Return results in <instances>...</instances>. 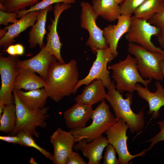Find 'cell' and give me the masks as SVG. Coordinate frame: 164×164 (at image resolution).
<instances>
[{
	"instance_id": "obj_1",
	"label": "cell",
	"mask_w": 164,
	"mask_h": 164,
	"mask_svg": "<svg viewBox=\"0 0 164 164\" xmlns=\"http://www.w3.org/2000/svg\"><path fill=\"white\" fill-rule=\"evenodd\" d=\"M79 78L76 60L72 59L64 63L56 61L50 67L43 88L48 97L58 102L65 97L74 94Z\"/></svg>"
},
{
	"instance_id": "obj_9",
	"label": "cell",
	"mask_w": 164,
	"mask_h": 164,
	"mask_svg": "<svg viewBox=\"0 0 164 164\" xmlns=\"http://www.w3.org/2000/svg\"><path fill=\"white\" fill-rule=\"evenodd\" d=\"M96 53V59L88 74L84 78L78 80L74 88V94L81 86L87 85L96 80H100L107 88L111 84L112 81L109 71L107 69V64L115 57L109 47L98 49Z\"/></svg>"
},
{
	"instance_id": "obj_5",
	"label": "cell",
	"mask_w": 164,
	"mask_h": 164,
	"mask_svg": "<svg viewBox=\"0 0 164 164\" xmlns=\"http://www.w3.org/2000/svg\"><path fill=\"white\" fill-rule=\"evenodd\" d=\"M91 118L92 122L88 126L70 130L75 138V142L80 141L90 142L102 135L117 121L110 110L109 106L105 100L94 110Z\"/></svg>"
},
{
	"instance_id": "obj_24",
	"label": "cell",
	"mask_w": 164,
	"mask_h": 164,
	"mask_svg": "<svg viewBox=\"0 0 164 164\" xmlns=\"http://www.w3.org/2000/svg\"><path fill=\"white\" fill-rule=\"evenodd\" d=\"M92 6L98 16L109 22L117 20L121 15L119 4L114 0H93Z\"/></svg>"
},
{
	"instance_id": "obj_31",
	"label": "cell",
	"mask_w": 164,
	"mask_h": 164,
	"mask_svg": "<svg viewBox=\"0 0 164 164\" xmlns=\"http://www.w3.org/2000/svg\"><path fill=\"white\" fill-rule=\"evenodd\" d=\"M116 151L113 146L109 144L106 147L103 157V164H120L116 157Z\"/></svg>"
},
{
	"instance_id": "obj_15",
	"label": "cell",
	"mask_w": 164,
	"mask_h": 164,
	"mask_svg": "<svg viewBox=\"0 0 164 164\" xmlns=\"http://www.w3.org/2000/svg\"><path fill=\"white\" fill-rule=\"evenodd\" d=\"M40 11L28 12L19 19L15 23L6 26L5 28L7 31L5 35L0 38V47H2L5 50L9 46L12 45L15 41V39L21 33L34 25Z\"/></svg>"
},
{
	"instance_id": "obj_20",
	"label": "cell",
	"mask_w": 164,
	"mask_h": 164,
	"mask_svg": "<svg viewBox=\"0 0 164 164\" xmlns=\"http://www.w3.org/2000/svg\"><path fill=\"white\" fill-rule=\"evenodd\" d=\"M102 82L99 80H93L86 85L82 92L74 98L76 102L92 105L105 100L106 93Z\"/></svg>"
},
{
	"instance_id": "obj_16",
	"label": "cell",
	"mask_w": 164,
	"mask_h": 164,
	"mask_svg": "<svg viewBox=\"0 0 164 164\" xmlns=\"http://www.w3.org/2000/svg\"><path fill=\"white\" fill-rule=\"evenodd\" d=\"M93 111L92 105L77 102L63 113L67 127L70 130L86 127L91 118Z\"/></svg>"
},
{
	"instance_id": "obj_11",
	"label": "cell",
	"mask_w": 164,
	"mask_h": 164,
	"mask_svg": "<svg viewBox=\"0 0 164 164\" xmlns=\"http://www.w3.org/2000/svg\"><path fill=\"white\" fill-rule=\"evenodd\" d=\"M19 56L9 55L6 57L0 56V74L1 86L0 90V101L5 105L14 103L12 93L13 85L19 72L16 65Z\"/></svg>"
},
{
	"instance_id": "obj_45",
	"label": "cell",
	"mask_w": 164,
	"mask_h": 164,
	"mask_svg": "<svg viewBox=\"0 0 164 164\" xmlns=\"http://www.w3.org/2000/svg\"><path fill=\"white\" fill-rule=\"evenodd\" d=\"M163 6L164 8V0H163Z\"/></svg>"
},
{
	"instance_id": "obj_40",
	"label": "cell",
	"mask_w": 164,
	"mask_h": 164,
	"mask_svg": "<svg viewBox=\"0 0 164 164\" xmlns=\"http://www.w3.org/2000/svg\"><path fill=\"white\" fill-rule=\"evenodd\" d=\"M7 30L5 28L0 30V37L1 38L3 37L6 34Z\"/></svg>"
},
{
	"instance_id": "obj_28",
	"label": "cell",
	"mask_w": 164,
	"mask_h": 164,
	"mask_svg": "<svg viewBox=\"0 0 164 164\" xmlns=\"http://www.w3.org/2000/svg\"><path fill=\"white\" fill-rule=\"evenodd\" d=\"M16 135L18 136L21 139V146L33 148L39 151L46 158L52 161L53 155L37 144L33 138V136L32 135L23 131H20Z\"/></svg>"
},
{
	"instance_id": "obj_32",
	"label": "cell",
	"mask_w": 164,
	"mask_h": 164,
	"mask_svg": "<svg viewBox=\"0 0 164 164\" xmlns=\"http://www.w3.org/2000/svg\"><path fill=\"white\" fill-rule=\"evenodd\" d=\"M160 128L159 132L152 138L145 142H150L149 147L147 149V151L151 150L153 147L159 142L164 141V119L157 122Z\"/></svg>"
},
{
	"instance_id": "obj_37",
	"label": "cell",
	"mask_w": 164,
	"mask_h": 164,
	"mask_svg": "<svg viewBox=\"0 0 164 164\" xmlns=\"http://www.w3.org/2000/svg\"><path fill=\"white\" fill-rule=\"evenodd\" d=\"M1 140L15 144H19L21 145V141L19 137L17 135H15L0 136Z\"/></svg>"
},
{
	"instance_id": "obj_36",
	"label": "cell",
	"mask_w": 164,
	"mask_h": 164,
	"mask_svg": "<svg viewBox=\"0 0 164 164\" xmlns=\"http://www.w3.org/2000/svg\"><path fill=\"white\" fill-rule=\"evenodd\" d=\"M86 164L79 153L73 151L68 157L66 162V164Z\"/></svg>"
},
{
	"instance_id": "obj_33",
	"label": "cell",
	"mask_w": 164,
	"mask_h": 164,
	"mask_svg": "<svg viewBox=\"0 0 164 164\" xmlns=\"http://www.w3.org/2000/svg\"><path fill=\"white\" fill-rule=\"evenodd\" d=\"M18 15L16 12H8L0 10V25L7 26L9 23L12 24L18 20Z\"/></svg>"
},
{
	"instance_id": "obj_43",
	"label": "cell",
	"mask_w": 164,
	"mask_h": 164,
	"mask_svg": "<svg viewBox=\"0 0 164 164\" xmlns=\"http://www.w3.org/2000/svg\"><path fill=\"white\" fill-rule=\"evenodd\" d=\"M6 0H0V4L4 5Z\"/></svg>"
},
{
	"instance_id": "obj_44",
	"label": "cell",
	"mask_w": 164,
	"mask_h": 164,
	"mask_svg": "<svg viewBox=\"0 0 164 164\" xmlns=\"http://www.w3.org/2000/svg\"><path fill=\"white\" fill-rule=\"evenodd\" d=\"M118 3V4H120L122 1L123 0H114Z\"/></svg>"
},
{
	"instance_id": "obj_2",
	"label": "cell",
	"mask_w": 164,
	"mask_h": 164,
	"mask_svg": "<svg viewBox=\"0 0 164 164\" xmlns=\"http://www.w3.org/2000/svg\"><path fill=\"white\" fill-rule=\"evenodd\" d=\"M108 89L105 99L109 102L114 113L117 120L122 119L128 125L132 134L141 131L145 124L143 109L135 113L132 110L133 95L128 93L126 98H123L122 95L116 89L113 81Z\"/></svg>"
},
{
	"instance_id": "obj_25",
	"label": "cell",
	"mask_w": 164,
	"mask_h": 164,
	"mask_svg": "<svg viewBox=\"0 0 164 164\" xmlns=\"http://www.w3.org/2000/svg\"><path fill=\"white\" fill-rule=\"evenodd\" d=\"M164 8L163 0H145L133 12L135 17L148 20Z\"/></svg>"
},
{
	"instance_id": "obj_29",
	"label": "cell",
	"mask_w": 164,
	"mask_h": 164,
	"mask_svg": "<svg viewBox=\"0 0 164 164\" xmlns=\"http://www.w3.org/2000/svg\"><path fill=\"white\" fill-rule=\"evenodd\" d=\"M75 2V0H42L36 4L28 9L16 12L17 14L18 18L19 19L28 12L41 10L54 4L63 3L71 4L74 3Z\"/></svg>"
},
{
	"instance_id": "obj_4",
	"label": "cell",
	"mask_w": 164,
	"mask_h": 164,
	"mask_svg": "<svg viewBox=\"0 0 164 164\" xmlns=\"http://www.w3.org/2000/svg\"><path fill=\"white\" fill-rule=\"evenodd\" d=\"M13 93L16 108V122L15 128L9 135H15L20 131L27 132L36 138L39 133L36 127L45 128L47 125L46 120L50 116L48 114L49 108L44 107L36 110H31L26 107L21 102L15 90Z\"/></svg>"
},
{
	"instance_id": "obj_18",
	"label": "cell",
	"mask_w": 164,
	"mask_h": 164,
	"mask_svg": "<svg viewBox=\"0 0 164 164\" xmlns=\"http://www.w3.org/2000/svg\"><path fill=\"white\" fill-rule=\"evenodd\" d=\"M155 84L157 89L154 92L150 91L147 87H143L139 84H136V91L138 94L149 104L148 114L151 115L152 119H156L159 116V110L164 106V89L159 81Z\"/></svg>"
},
{
	"instance_id": "obj_8",
	"label": "cell",
	"mask_w": 164,
	"mask_h": 164,
	"mask_svg": "<svg viewBox=\"0 0 164 164\" xmlns=\"http://www.w3.org/2000/svg\"><path fill=\"white\" fill-rule=\"evenodd\" d=\"M80 26L87 30L89 36L86 43L94 53L98 49L109 47L103 34V30L97 25L96 20L99 16L94 10L92 5L88 2L80 3Z\"/></svg>"
},
{
	"instance_id": "obj_13",
	"label": "cell",
	"mask_w": 164,
	"mask_h": 164,
	"mask_svg": "<svg viewBox=\"0 0 164 164\" xmlns=\"http://www.w3.org/2000/svg\"><path fill=\"white\" fill-rule=\"evenodd\" d=\"M70 4L59 3L55 4L53 9L54 18L51 19V24L48 26L49 32L47 34L45 48L52 55L54 56L60 63H65L61 54V48L63 44L60 41L57 31V25L59 18L62 12L70 9Z\"/></svg>"
},
{
	"instance_id": "obj_23",
	"label": "cell",
	"mask_w": 164,
	"mask_h": 164,
	"mask_svg": "<svg viewBox=\"0 0 164 164\" xmlns=\"http://www.w3.org/2000/svg\"><path fill=\"white\" fill-rule=\"evenodd\" d=\"M18 68L19 72L14 82L13 89L30 91L44 87L45 80L41 77L34 72Z\"/></svg>"
},
{
	"instance_id": "obj_7",
	"label": "cell",
	"mask_w": 164,
	"mask_h": 164,
	"mask_svg": "<svg viewBox=\"0 0 164 164\" xmlns=\"http://www.w3.org/2000/svg\"><path fill=\"white\" fill-rule=\"evenodd\" d=\"M160 28L148 21L131 16L128 29L125 38L128 43L136 44L153 52L164 53V51L155 46L151 41L153 36H157Z\"/></svg>"
},
{
	"instance_id": "obj_39",
	"label": "cell",
	"mask_w": 164,
	"mask_h": 164,
	"mask_svg": "<svg viewBox=\"0 0 164 164\" xmlns=\"http://www.w3.org/2000/svg\"><path fill=\"white\" fill-rule=\"evenodd\" d=\"M5 105L2 101H0V118L1 117Z\"/></svg>"
},
{
	"instance_id": "obj_10",
	"label": "cell",
	"mask_w": 164,
	"mask_h": 164,
	"mask_svg": "<svg viewBox=\"0 0 164 164\" xmlns=\"http://www.w3.org/2000/svg\"><path fill=\"white\" fill-rule=\"evenodd\" d=\"M128 128L125 122L122 119H119L104 132L109 144L113 146L118 155L120 164H129L132 159L144 156L147 151V149H145L135 155L130 153L127 143L128 136L126 132Z\"/></svg>"
},
{
	"instance_id": "obj_21",
	"label": "cell",
	"mask_w": 164,
	"mask_h": 164,
	"mask_svg": "<svg viewBox=\"0 0 164 164\" xmlns=\"http://www.w3.org/2000/svg\"><path fill=\"white\" fill-rule=\"evenodd\" d=\"M53 9L52 5L40 11L35 23L31 27L28 33V42L30 48H34L38 45L41 49L45 46L43 40L46 32L47 16L48 12Z\"/></svg>"
},
{
	"instance_id": "obj_30",
	"label": "cell",
	"mask_w": 164,
	"mask_h": 164,
	"mask_svg": "<svg viewBox=\"0 0 164 164\" xmlns=\"http://www.w3.org/2000/svg\"><path fill=\"white\" fill-rule=\"evenodd\" d=\"M145 0H123L119 4L121 15H131Z\"/></svg>"
},
{
	"instance_id": "obj_42",
	"label": "cell",
	"mask_w": 164,
	"mask_h": 164,
	"mask_svg": "<svg viewBox=\"0 0 164 164\" xmlns=\"http://www.w3.org/2000/svg\"><path fill=\"white\" fill-rule=\"evenodd\" d=\"M29 162L31 164H37V163L33 158H31L29 159Z\"/></svg>"
},
{
	"instance_id": "obj_14",
	"label": "cell",
	"mask_w": 164,
	"mask_h": 164,
	"mask_svg": "<svg viewBox=\"0 0 164 164\" xmlns=\"http://www.w3.org/2000/svg\"><path fill=\"white\" fill-rule=\"evenodd\" d=\"M45 46L33 57L23 60H19L16 63L18 68L37 73L45 80L51 65L58 60L47 50Z\"/></svg>"
},
{
	"instance_id": "obj_19",
	"label": "cell",
	"mask_w": 164,
	"mask_h": 164,
	"mask_svg": "<svg viewBox=\"0 0 164 164\" xmlns=\"http://www.w3.org/2000/svg\"><path fill=\"white\" fill-rule=\"evenodd\" d=\"M108 144L107 138L102 135L90 142L79 141L74 148L88 159L87 164H99L104 149Z\"/></svg>"
},
{
	"instance_id": "obj_38",
	"label": "cell",
	"mask_w": 164,
	"mask_h": 164,
	"mask_svg": "<svg viewBox=\"0 0 164 164\" xmlns=\"http://www.w3.org/2000/svg\"><path fill=\"white\" fill-rule=\"evenodd\" d=\"M160 28V32L156 36L157 40L162 49L164 51V26Z\"/></svg>"
},
{
	"instance_id": "obj_3",
	"label": "cell",
	"mask_w": 164,
	"mask_h": 164,
	"mask_svg": "<svg viewBox=\"0 0 164 164\" xmlns=\"http://www.w3.org/2000/svg\"><path fill=\"white\" fill-rule=\"evenodd\" d=\"M137 60L130 54L123 60L109 65L108 69L112 70L111 76L115 82L116 90L120 94L124 92L132 93L136 91L137 83L142 84L147 87L151 80H145L139 73L137 69Z\"/></svg>"
},
{
	"instance_id": "obj_22",
	"label": "cell",
	"mask_w": 164,
	"mask_h": 164,
	"mask_svg": "<svg viewBox=\"0 0 164 164\" xmlns=\"http://www.w3.org/2000/svg\"><path fill=\"white\" fill-rule=\"evenodd\" d=\"M15 90L21 102L29 109L36 110L45 107L48 97L43 88L27 92L21 90Z\"/></svg>"
},
{
	"instance_id": "obj_17",
	"label": "cell",
	"mask_w": 164,
	"mask_h": 164,
	"mask_svg": "<svg viewBox=\"0 0 164 164\" xmlns=\"http://www.w3.org/2000/svg\"><path fill=\"white\" fill-rule=\"evenodd\" d=\"M131 15H121L116 24L109 25L102 30L105 40L115 57L118 53V45L121 37L127 32L130 24Z\"/></svg>"
},
{
	"instance_id": "obj_6",
	"label": "cell",
	"mask_w": 164,
	"mask_h": 164,
	"mask_svg": "<svg viewBox=\"0 0 164 164\" xmlns=\"http://www.w3.org/2000/svg\"><path fill=\"white\" fill-rule=\"evenodd\" d=\"M128 51L137 60L138 71L143 78L158 81L164 77L160 64L164 53L153 52L135 43H128Z\"/></svg>"
},
{
	"instance_id": "obj_27",
	"label": "cell",
	"mask_w": 164,
	"mask_h": 164,
	"mask_svg": "<svg viewBox=\"0 0 164 164\" xmlns=\"http://www.w3.org/2000/svg\"><path fill=\"white\" fill-rule=\"evenodd\" d=\"M42 0H6L4 5L0 4V9L8 12L24 10Z\"/></svg>"
},
{
	"instance_id": "obj_26",
	"label": "cell",
	"mask_w": 164,
	"mask_h": 164,
	"mask_svg": "<svg viewBox=\"0 0 164 164\" xmlns=\"http://www.w3.org/2000/svg\"><path fill=\"white\" fill-rule=\"evenodd\" d=\"M16 122V108L15 103L6 105L0 118V131L9 134L15 128Z\"/></svg>"
},
{
	"instance_id": "obj_35",
	"label": "cell",
	"mask_w": 164,
	"mask_h": 164,
	"mask_svg": "<svg viewBox=\"0 0 164 164\" xmlns=\"http://www.w3.org/2000/svg\"><path fill=\"white\" fill-rule=\"evenodd\" d=\"M4 51L11 56H19L24 54L25 49L22 45L19 43L10 45Z\"/></svg>"
},
{
	"instance_id": "obj_34",
	"label": "cell",
	"mask_w": 164,
	"mask_h": 164,
	"mask_svg": "<svg viewBox=\"0 0 164 164\" xmlns=\"http://www.w3.org/2000/svg\"><path fill=\"white\" fill-rule=\"evenodd\" d=\"M148 22L159 28L164 26V8L159 12L152 16Z\"/></svg>"
},
{
	"instance_id": "obj_12",
	"label": "cell",
	"mask_w": 164,
	"mask_h": 164,
	"mask_svg": "<svg viewBox=\"0 0 164 164\" xmlns=\"http://www.w3.org/2000/svg\"><path fill=\"white\" fill-rule=\"evenodd\" d=\"M50 142L53 149V164H66L75 143L73 134L70 131L67 132L59 128L50 135Z\"/></svg>"
},
{
	"instance_id": "obj_41",
	"label": "cell",
	"mask_w": 164,
	"mask_h": 164,
	"mask_svg": "<svg viewBox=\"0 0 164 164\" xmlns=\"http://www.w3.org/2000/svg\"><path fill=\"white\" fill-rule=\"evenodd\" d=\"M160 66L164 78V57L161 61Z\"/></svg>"
}]
</instances>
